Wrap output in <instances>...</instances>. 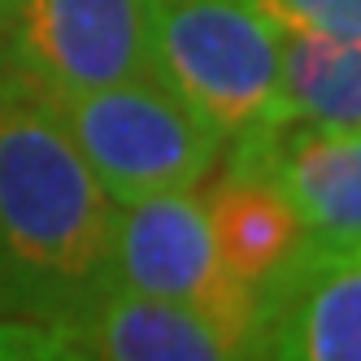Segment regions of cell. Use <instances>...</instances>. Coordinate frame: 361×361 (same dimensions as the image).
Instances as JSON below:
<instances>
[{
    "label": "cell",
    "instance_id": "obj_6",
    "mask_svg": "<svg viewBox=\"0 0 361 361\" xmlns=\"http://www.w3.org/2000/svg\"><path fill=\"white\" fill-rule=\"evenodd\" d=\"M218 161L248 174L292 204L296 222L318 240L361 244V135L305 122H248L226 135Z\"/></svg>",
    "mask_w": 361,
    "mask_h": 361
},
{
    "label": "cell",
    "instance_id": "obj_5",
    "mask_svg": "<svg viewBox=\"0 0 361 361\" xmlns=\"http://www.w3.org/2000/svg\"><path fill=\"white\" fill-rule=\"evenodd\" d=\"M0 66L31 87L152 74L148 0H0Z\"/></svg>",
    "mask_w": 361,
    "mask_h": 361
},
{
    "label": "cell",
    "instance_id": "obj_10",
    "mask_svg": "<svg viewBox=\"0 0 361 361\" xmlns=\"http://www.w3.org/2000/svg\"><path fill=\"white\" fill-rule=\"evenodd\" d=\"M204 214H209L214 244L222 252L226 270L257 288L283 257L296 248L305 226L296 222L292 204L283 200L266 178L248 174H218L209 188L200 192Z\"/></svg>",
    "mask_w": 361,
    "mask_h": 361
},
{
    "label": "cell",
    "instance_id": "obj_9",
    "mask_svg": "<svg viewBox=\"0 0 361 361\" xmlns=\"http://www.w3.org/2000/svg\"><path fill=\"white\" fill-rule=\"evenodd\" d=\"M257 122L361 131V44L322 31H283L279 83Z\"/></svg>",
    "mask_w": 361,
    "mask_h": 361
},
{
    "label": "cell",
    "instance_id": "obj_4",
    "mask_svg": "<svg viewBox=\"0 0 361 361\" xmlns=\"http://www.w3.org/2000/svg\"><path fill=\"white\" fill-rule=\"evenodd\" d=\"M114 288L200 309L218 326L266 344L257 288L226 270L196 188L114 204Z\"/></svg>",
    "mask_w": 361,
    "mask_h": 361
},
{
    "label": "cell",
    "instance_id": "obj_11",
    "mask_svg": "<svg viewBox=\"0 0 361 361\" xmlns=\"http://www.w3.org/2000/svg\"><path fill=\"white\" fill-rule=\"evenodd\" d=\"M283 31H322L361 39V0H252Z\"/></svg>",
    "mask_w": 361,
    "mask_h": 361
},
{
    "label": "cell",
    "instance_id": "obj_8",
    "mask_svg": "<svg viewBox=\"0 0 361 361\" xmlns=\"http://www.w3.org/2000/svg\"><path fill=\"white\" fill-rule=\"evenodd\" d=\"M92 361H266V344L218 326L200 309L114 288L79 331Z\"/></svg>",
    "mask_w": 361,
    "mask_h": 361
},
{
    "label": "cell",
    "instance_id": "obj_12",
    "mask_svg": "<svg viewBox=\"0 0 361 361\" xmlns=\"http://www.w3.org/2000/svg\"><path fill=\"white\" fill-rule=\"evenodd\" d=\"M0 361H92L79 331L39 322H0Z\"/></svg>",
    "mask_w": 361,
    "mask_h": 361
},
{
    "label": "cell",
    "instance_id": "obj_3",
    "mask_svg": "<svg viewBox=\"0 0 361 361\" xmlns=\"http://www.w3.org/2000/svg\"><path fill=\"white\" fill-rule=\"evenodd\" d=\"M283 27L252 0H148V61L183 105L222 135L266 114Z\"/></svg>",
    "mask_w": 361,
    "mask_h": 361
},
{
    "label": "cell",
    "instance_id": "obj_1",
    "mask_svg": "<svg viewBox=\"0 0 361 361\" xmlns=\"http://www.w3.org/2000/svg\"><path fill=\"white\" fill-rule=\"evenodd\" d=\"M114 292V200L0 66V322L83 331Z\"/></svg>",
    "mask_w": 361,
    "mask_h": 361
},
{
    "label": "cell",
    "instance_id": "obj_7",
    "mask_svg": "<svg viewBox=\"0 0 361 361\" xmlns=\"http://www.w3.org/2000/svg\"><path fill=\"white\" fill-rule=\"evenodd\" d=\"M266 361H361V244L305 235L257 283Z\"/></svg>",
    "mask_w": 361,
    "mask_h": 361
},
{
    "label": "cell",
    "instance_id": "obj_2",
    "mask_svg": "<svg viewBox=\"0 0 361 361\" xmlns=\"http://www.w3.org/2000/svg\"><path fill=\"white\" fill-rule=\"evenodd\" d=\"M35 96L114 204L204 183L226 144L152 74L100 87H35Z\"/></svg>",
    "mask_w": 361,
    "mask_h": 361
}]
</instances>
